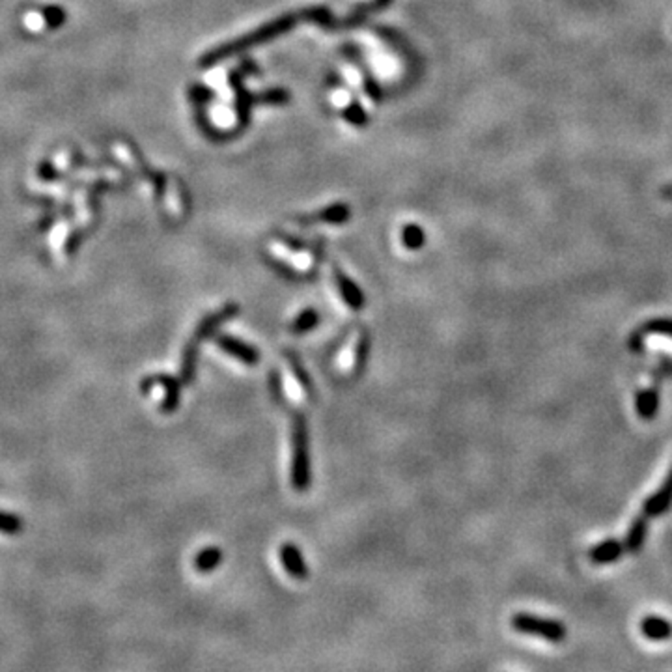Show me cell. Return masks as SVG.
I'll list each match as a JSON object with an SVG mask.
<instances>
[{
    "label": "cell",
    "instance_id": "1",
    "mask_svg": "<svg viewBox=\"0 0 672 672\" xmlns=\"http://www.w3.org/2000/svg\"><path fill=\"white\" fill-rule=\"evenodd\" d=\"M309 424L301 411L292 413V485L297 491L309 490L312 480L310 471Z\"/></svg>",
    "mask_w": 672,
    "mask_h": 672
},
{
    "label": "cell",
    "instance_id": "2",
    "mask_svg": "<svg viewBox=\"0 0 672 672\" xmlns=\"http://www.w3.org/2000/svg\"><path fill=\"white\" fill-rule=\"evenodd\" d=\"M512 628L518 633L542 637V639H547L549 642H560L566 637V628L560 622L549 618H540V616L527 613L516 614L512 618Z\"/></svg>",
    "mask_w": 672,
    "mask_h": 672
},
{
    "label": "cell",
    "instance_id": "3",
    "mask_svg": "<svg viewBox=\"0 0 672 672\" xmlns=\"http://www.w3.org/2000/svg\"><path fill=\"white\" fill-rule=\"evenodd\" d=\"M182 379L174 378L170 373H155V375H148V378L140 381V392L148 394L155 385H159L161 390H163V400L159 404V409L161 413L170 415L180 407V402H182Z\"/></svg>",
    "mask_w": 672,
    "mask_h": 672
},
{
    "label": "cell",
    "instance_id": "4",
    "mask_svg": "<svg viewBox=\"0 0 672 672\" xmlns=\"http://www.w3.org/2000/svg\"><path fill=\"white\" fill-rule=\"evenodd\" d=\"M237 314H239V306L234 303L224 304L223 309H219L217 312L208 314L202 321H200V323H198L194 332H192V336L189 338V342H187V346L194 347V349H200V344H202L204 340H208L209 336L213 335V332L223 325L224 321L232 320V318H235Z\"/></svg>",
    "mask_w": 672,
    "mask_h": 672
},
{
    "label": "cell",
    "instance_id": "5",
    "mask_svg": "<svg viewBox=\"0 0 672 672\" xmlns=\"http://www.w3.org/2000/svg\"><path fill=\"white\" fill-rule=\"evenodd\" d=\"M215 346L219 347L220 351L228 353L230 357H234L235 361L247 364V366H254L260 363V351L258 347L247 344L241 338H235L232 335H220L215 338Z\"/></svg>",
    "mask_w": 672,
    "mask_h": 672
},
{
    "label": "cell",
    "instance_id": "6",
    "mask_svg": "<svg viewBox=\"0 0 672 672\" xmlns=\"http://www.w3.org/2000/svg\"><path fill=\"white\" fill-rule=\"evenodd\" d=\"M672 504V467L668 471L667 478L661 484V487L654 493L652 497H648L645 501V506H642V516L646 519L650 518H657V516H661L671 508Z\"/></svg>",
    "mask_w": 672,
    "mask_h": 672
},
{
    "label": "cell",
    "instance_id": "7",
    "mask_svg": "<svg viewBox=\"0 0 672 672\" xmlns=\"http://www.w3.org/2000/svg\"><path fill=\"white\" fill-rule=\"evenodd\" d=\"M278 559H280V564L284 566V570L288 573L290 577H294V579H306L309 577V566L304 562L303 553L299 549L295 544H282L278 547Z\"/></svg>",
    "mask_w": 672,
    "mask_h": 672
},
{
    "label": "cell",
    "instance_id": "8",
    "mask_svg": "<svg viewBox=\"0 0 672 672\" xmlns=\"http://www.w3.org/2000/svg\"><path fill=\"white\" fill-rule=\"evenodd\" d=\"M646 335H665L672 338V320H652L633 332L628 340L631 351H642V338Z\"/></svg>",
    "mask_w": 672,
    "mask_h": 672
},
{
    "label": "cell",
    "instance_id": "9",
    "mask_svg": "<svg viewBox=\"0 0 672 672\" xmlns=\"http://www.w3.org/2000/svg\"><path fill=\"white\" fill-rule=\"evenodd\" d=\"M635 407H637V415L642 421H652L657 415V411H659V389H657L656 383L652 385L650 389L640 390L637 394Z\"/></svg>",
    "mask_w": 672,
    "mask_h": 672
},
{
    "label": "cell",
    "instance_id": "10",
    "mask_svg": "<svg viewBox=\"0 0 672 672\" xmlns=\"http://www.w3.org/2000/svg\"><path fill=\"white\" fill-rule=\"evenodd\" d=\"M624 544H620L616 540H605L602 544L594 545L588 556H590L594 564H611V562L618 560L620 556L624 555Z\"/></svg>",
    "mask_w": 672,
    "mask_h": 672
},
{
    "label": "cell",
    "instance_id": "11",
    "mask_svg": "<svg viewBox=\"0 0 672 672\" xmlns=\"http://www.w3.org/2000/svg\"><path fill=\"white\" fill-rule=\"evenodd\" d=\"M335 277H336V284H338V290H340L342 297H344V301L347 303V306L353 310L363 309L364 306L363 292H361V290H359L357 286H355V284H353L346 275H344V273L338 271V269L335 271Z\"/></svg>",
    "mask_w": 672,
    "mask_h": 672
},
{
    "label": "cell",
    "instance_id": "12",
    "mask_svg": "<svg viewBox=\"0 0 672 672\" xmlns=\"http://www.w3.org/2000/svg\"><path fill=\"white\" fill-rule=\"evenodd\" d=\"M640 631H642L646 639L665 640L672 635V626L668 620L661 618V616H646L640 622Z\"/></svg>",
    "mask_w": 672,
    "mask_h": 672
},
{
    "label": "cell",
    "instance_id": "13",
    "mask_svg": "<svg viewBox=\"0 0 672 672\" xmlns=\"http://www.w3.org/2000/svg\"><path fill=\"white\" fill-rule=\"evenodd\" d=\"M646 533H648V519L640 514L639 518H635V521L631 523L630 530H628V536H626L624 547L630 553H637V551L645 545L646 540Z\"/></svg>",
    "mask_w": 672,
    "mask_h": 672
},
{
    "label": "cell",
    "instance_id": "14",
    "mask_svg": "<svg viewBox=\"0 0 672 672\" xmlns=\"http://www.w3.org/2000/svg\"><path fill=\"white\" fill-rule=\"evenodd\" d=\"M220 562H223V551L217 545H208V547L198 551V555L194 556V568L200 573H209V571L217 570Z\"/></svg>",
    "mask_w": 672,
    "mask_h": 672
},
{
    "label": "cell",
    "instance_id": "15",
    "mask_svg": "<svg viewBox=\"0 0 672 672\" xmlns=\"http://www.w3.org/2000/svg\"><path fill=\"white\" fill-rule=\"evenodd\" d=\"M318 323H320L318 310L306 309L303 310V312L295 318L294 323L290 325V332H292V335H306V332L312 331Z\"/></svg>",
    "mask_w": 672,
    "mask_h": 672
},
{
    "label": "cell",
    "instance_id": "16",
    "mask_svg": "<svg viewBox=\"0 0 672 672\" xmlns=\"http://www.w3.org/2000/svg\"><path fill=\"white\" fill-rule=\"evenodd\" d=\"M370 353V336L368 332L364 331L363 335L359 336L357 342V349H355V364H353V375H361L363 372L364 364H366V359H368Z\"/></svg>",
    "mask_w": 672,
    "mask_h": 672
},
{
    "label": "cell",
    "instance_id": "17",
    "mask_svg": "<svg viewBox=\"0 0 672 672\" xmlns=\"http://www.w3.org/2000/svg\"><path fill=\"white\" fill-rule=\"evenodd\" d=\"M23 527H25V523H23V519L19 518V516L0 510V533L15 536V534L21 533Z\"/></svg>",
    "mask_w": 672,
    "mask_h": 672
},
{
    "label": "cell",
    "instance_id": "18",
    "mask_svg": "<svg viewBox=\"0 0 672 672\" xmlns=\"http://www.w3.org/2000/svg\"><path fill=\"white\" fill-rule=\"evenodd\" d=\"M288 357H290V366H292V370H294L295 379H297L299 385L303 387L304 392H306V394L312 398V396H314V390H312V383H310V378L306 375V370L303 368V364H301V361H299L295 355L288 353Z\"/></svg>",
    "mask_w": 672,
    "mask_h": 672
},
{
    "label": "cell",
    "instance_id": "19",
    "mask_svg": "<svg viewBox=\"0 0 672 672\" xmlns=\"http://www.w3.org/2000/svg\"><path fill=\"white\" fill-rule=\"evenodd\" d=\"M39 17H42V21L45 27L54 28V27H60V25H64L66 11L62 10V8H58V6H47V8H43Z\"/></svg>",
    "mask_w": 672,
    "mask_h": 672
},
{
    "label": "cell",
    "instance_id": "20",
    "mask_svg": "<svg viewBox=\"0 0 672 672\" xmlns=\"http://www.w3.org/2000/svg\"><path fill=\"white\" fill-rule=\"evenodd\" d=\"M406 245L409 249H416V247L422 245V234L421 230L416 228H409L406 232Z\"/></svg>",
    "mask_w": 672,
    "mask_h": 672
},
{
    "label": "cell",
    "instance_id": "21",
    "mask_svg": "<svg viewBox=\"0 0 672 672\" xmlns=\"http://www.w3.org/2000/svg\"><path fill=\"white\" fill-rule=\"evenodd\" d=\"M665 192H672V187H668V189H667V191H665Z\"/></svg>",
    "mask_w": 672,
    "mask_h": 672
}]
</instances>
